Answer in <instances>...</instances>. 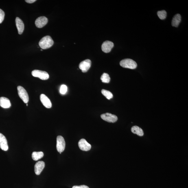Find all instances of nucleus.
Listing matches in <instances>:
<instances>
[{
  "label": "nucleus",
  "instance_id": "obj_12",
  "mask_svg": "<svg viewBox=\"0 0 188 188\" xmlns=\"http://www.w3.org/2000/svg\"><path fill=\"white\" fill-rule=\"evenodd\" d=\"M0 148L4 151H7L8 149L6 138L1 133H0Z\"/></svg>",
  "mask_w": 188,
  "mask_h": 188
},
{
  "label": "nucleus",
  "instance_id": "obj_19",
  "mask_svg": "<svg viewBox=\"0 0 188 188\" xmlns=\"http://www.w3.org/2000/svg\"><path fill=\"white\" fill-rule=\"evenodd\" d=\"M101 80L102 82L105 83H109L110 82V78L108 74L104 73L101 77Z\"/></svg>",
  "mask_w": 188,
  "mask_h": 188
},
{
  "label": "nucleus",
  "instance_id": "obj_11",
  "mask_svg": "<svg viewBox=\"0 0 188 188\" xmlns=\"http://www.w3.org/2000/svg\"><path fill=\"white\" fill-rule=\"evenodd\" d=\"M40 100L43 105L47 108H50L52 106V104L49 99L47 96L43 94L40 95Z\"/></svg>",
  "mask_w": 188,
  "mask_h": 188
},
{
  "label": "nucleus",
  "instance_id": "obj_14",
  "mask_svg": "<svg viewBox=\"0 0 188 188\" xmlns=\"http://www.w3.org/2000/svg\"><path fill=\"white\" fill-rule=\"evenodd\" d=\"M16 23L18 33L19 34L21 35L23 34L24 30V24L23 22L20 18L17 17L16 18Z\"/></svg>",
  "mask_w": 188,
  "mask_h": 188
},
{
  "label": "nucleus",
  "instance_id": "obj_9",
  "mask_svg": "<svg viewBox=\"0 0 188 188\" xmlns=\"http://www.w3.org/2000/svg\"><path fill=\"white\" fill-rule=\"evenodd\" d=\"M78 144L79 148L83 151H89L91 148V145L84 139H81L79 141Z\"/></svg>",
  "mask_w": 188,
  "mask_h": 188
},
{
  "label": "nucleus",
  "instance_id": "obj_15",
  "mask_svg": "<svg viewBox=\"0 0 188 188\" xmlns=\"http://www.w3.org/2000/svg\"><path fill=\"white\" fill-rule=\"evenodd\" d=\"M0 106L4 108H10L11 106V103L10 100L6 97L0 98Z\"/></svg>",
  "mask_w": 188,
  "mask_h": 188
},
{
  "label": "nucleus",
  "instance_id": "obj_25",
  "mask_svg": "<svg viewBox=\"0 0 188 188\" xmlns=\"http://www.w3.org/2000/svg\"><path fill=\"white\" fill-rule=\"evenodd\" d=\"M36 1V0H26V1H25L26 2L29 4L34 3Z\"/></svg>",
  "mask_w": 188,
  "mask_h": 188
},
{
  "label": "nucleus",
  "instance_id": "obj_20",
  "mask_svg": "<svg viewBox=\"0 0 188 188\" xmlns=\"http://www.w3.org/2000/svg\"><path fill=\"white\" fill-rule=\"evenodd\" d=\"M101 93L102 95L105 96L107 99L110 100V99L113 98V94L110 91H108L105 89H103L101 90Z\"/></svg>",
  "mask_w": 188,
  "mask_h": 188
},
{
  "label": "nucleus",
  "instance_id": "obj_10",
  "mask_svg": "<svg viewBox=\"0 0 188 188\" xmlns=\"http://www.w3.org/2000/svg\"><path fill=\"white\" fill-rule=\"evenodd\" d=\"M114 46V44L113 42L107 40L102 43L101 46V49L104 52L108 53L110 52Z\"/></svg>",
  "mask_w": 188,
  "mask_h": 188
},
{
  "label": "nucleus",
  "instance_id": "obj_24",
  "mask_svg": "<svg viewBox=\"0 0 188 188\" xmlns=\"http://www.w3.org/2000/svg\"><path fill=\"white\" fill-rule=\"evenodd\" d=\"M72 188H89L87 186L82 185L80 186H74Z\"/></svg>",
  "mask_w": 188,
  "mask_h": 188
},
{
  "label": "nucleus",
  "instance_id": "obj_13",
  "mask_svg": "<svg viewBox=\"0 0 188 188\" xmlns=\"http://www.w3.org/2000/svg\"><path fill=\"white\" fill-rule=\"evenodd\" d=\"M45 166V163L44 161H40L37 162L35 165V172L36 175H40L43 171Z\"/></svg>",
  "mask_w": 188,
  "mask_h": 188
},
{
  "label": "nucleus",
  "instance_id": "obj_8",
  "mask_svg": "<svg viewBox=\"0 0 188 188\" xmlns=\"http://www.w3.org/2000/svg\"><path fill=\"white\" fill-rule=\"evenodd\" d=\"M48 21L47 18L45 16H40L36 20L35 24L37 27L38 28H42L47 24Z\"/></svg>",
  "mask_w": 188,
  "mask_h": 188
},
{
  "label": "nucleus",
  "instance_id": "obj_22",
  "mask_svg": "<svg viewBox=\"0 0 188 188\" xmlns=\"http://www.w3.org/2000/svg\"><path fill=\"white\" fill-rule=\"evenodd\" d=\"M67 91V86L65 85H62L61 86L60 90V92L62 95H64Z\"/></svg>",
  "mask_w": 188,
  "mask_h": 188
},
{
  "label": "nucleus",
  "instance_id": "obj_5",
  "mask_svg": "<svg viewBox=\"0 0 188 188\" xmlns=\"http://www.w3.org/2000/svg\"><path fill=\"white\" fill-rule=\"evenodd\" d=\"M66 143L64 138L62 136H59L57 138V149L60 154L63 152L65 148Z\"/></svg>",
  "mask_w": 188,
  "mask_h": 188
},
{
  "label": "nucleus",
  "instance_id": "obj_6",
  "mask_svg": "<svg viewBox=\"0 0 188 188\" xmlns=\"http://www.w3.org/2000/svg\"><path fill=\"white\" fill-rule=\"evenodd\" d=\"M101 118L104 120L110 123H115L117 121V116L110 113H106L101 115Z\"/></svg>",
  "mask_w": 188,
  "mask_h": 188
},
{
  "label": "nucleus",
  "instance_id": "obj_21",
  "mask_svg": "<svg viewBox=\"0 0 188 188\" xmlns=\"http://www.w3.org/2000/svg\"><path fill=\"white\" fill-rule=\"evenodd\" d=\"M158 16L161 20L165 19L167 17V12L165 10L159 11L157 13Z\"/></svg>",
  "mask_w": 188,
  "mask_h": 188
},
{
  "label": "nucleus",
  "instance_id": "obj_23",
  "mask_svg": "<svg viewBox=\"0 0 188 188\" xmlns=\"http://www.w3.org/2000/svg\"><path fill=\"white\" fill-rule=\"evenodd\" d=\"M5 17V13L3 11L0 9V23H2Z\"/></svg>",
  "mask_w": 188,
  "mask_h": 188
},
{
  "label": "nucleus",
  "instance_id": "obj_1",
  "mask_svg": "<svg viewBox=\"0 0 188 188\" xmlns=\"http://www.w3.org/2000/svg\"><path fill=\"white\" fill-rule=\"evenodd\" d=\"M54 44V42L51 37L47 36L42 38L40 40L39 45L42 49H47L52 47Z\"/></svg>",
  "mask_w": 188,
  "mask_h": 188
},
{
  "label": "nucleus",
  "instance_id": "obj_18",
  "mask_svg": "<svg viewBox=\"0 0 188 188\" xmlns=\"http://www.w3.org/2000/svg\"><path fill=\"white\" fill-rule=\"evenodd\" d=\"M44 156V153L42 152H34L32 153V158L34 161H37L41 159Z\"/></svg>",
  "mask_w": 188,
  "mask_h": 188
},
{
  "label": "nucleus",
  "instance_id": "obj_26",
  "mask_svg": "<svg viewBox=\"0 0 188 188\" xmlns=\"http://www.w3.org/2000/svg\"><path fill=\"white\" fill-rule=\"evenodd\" d=\"M27 106H28V104H27Z\"/></svg>",
  "mask_w": 188,
  "mask_h": 188
},
{
  "label": "nucleus",
  "instance_id": "obj_4",
  "mask_svg": "<svg viewBox=\"0 0 188 188\" xmlns=\"http://www.w3.org/2000/svg\"><path fill=\"white\" fill-rule=\"evenodd\" d=\"M31 74L33 76L38 77L42 80H47L49 78V74L45 71L35 70L32 71Z\"/></svg>",
  "mask_w": 188,
  "mask_h": 188
},
{
  "label": "nucleus",
  "instance_id": "obj_3",
  "mask_svg": "<svg viewBox=\"0 0 188 188\" xmlns=\"http://www.w3.org/2000/svg\"><path fill=\"white\" fill-rule=\"evenodd\" d=\"M18 95L20 98L26 104L28 102L29 98L28 94L26 90L21 86H19L17 87Z\"/></svg>",
  "mask_w": 188,
  "mask_h": 188
},
{
  "label": "nucleus",
  "instance_id": "obj_2",
  "mask_svg": "<svg viewBox=\"0 0 188 188\" xmlns=\"http://www.w3.org/2000/svg\"><path fill=\"white\" fill-rule=\"evenodd\" d=\"M120 65L122 67L130 69H135L137 67L136 62L131 59H126L121 60Z\"/></svg>",
  "mask_w": 188,
  "mask_h": 188
},
{
  "label": "nucleus",
  "instance_id": "obj_17",
  "mask_svg": "<svg viewBox=\"0 0 188 188\" xmlns=\"http://www.w3.org/2000/svg\"><path fill=\"white\" fill-rule=\"evenodd\" d=\"M131 131L133 133L137 134L138 136H143L144 135V132L142 129L137 126L132 127Z\"/></svg>",
  "mask_w": 188,
  "mask_h": 188
},
{
  "label": "nucleus",
  "instance_id": "obj_16",
  "mask_svg": "<svg viewBox=\"0 0 188 188\" xmlns=\"http://www.w3.org/2000/svg\"><path fill=\"white\" fill-rule=\"evenodd\" d=\"M181 21V16L180 14H177L173 18L172 25L173 27H178Z\"/></svg>",
  "mask_w": 188,
  "mask_h": 188
},
{
  "label": "nucleus",
  "instance_id": "obj_7",
  "mask_svg": "<svg viewBox=\"0 0 188 188\" xmlns=\"http://www.w3.org/2000/svg\"><path fill=\"white\" fill-rule=\"evenodd\" d=\"M91 61L89 59H86L80 63L79 67L82 70L83 73H86L91 67Z\"/></svg>",
  "mask_w": 188,
  "mask_h": 188
}]
</instances>
